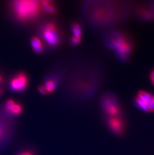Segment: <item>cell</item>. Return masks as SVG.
I'll use <instances>...</instances> for the list:
<instances>
[{"label":"cell","mask_w":154,"mask_h":155,"mask_svg":"<svg viewBox=\"0 0 154 155\" xmlns=\"http://www.w3.org/2000/svg\"><path fill=\"white\" fill-rule=\"evenodd\" d=\"M13 6L16 16L23 21L35 17L41 9V4L37 1H16L14 2Z\"/></svg>","instance_id":"cell-1"},{"label":"cell","mask_w":154,"mask_h":155,"mask_svg":"<svg viewBox=\"0 0 154 155\" xmlns=\"http://www.w3.org/2000/svg\"><path fill=\"white\" fill-rule=\"evenodd\" d=\"M109 45L116 50L117 55L121 60H126L131 54V45L120 33H115L110 37Z\"/></svg>","instance_id":"cell-2"},{"label":"cell","mask_w":154,"mask_h":155,"mask_svg":"<svg viewBox=\"0 0 154 155\" xmlns=\"http://www.w3.org/2000/svg\"><path fill=\"white\" fill-rule=\"evenodd\" d=\"M137 108L147 113L154 111V94L145 91H140L135 99Z\"/></svg>","instance_id":"cell-3"},{"label":"cell","mask_w":154,"mask_h":155,"mask_svg":"<svg viewBox=\"0 0 154 155\" xmlns=\"http://www.w3.org/2000/svg\"><path fill=\"white\" fill-rule=\"evenodd\" d=\"M102 108L107 117L122 116L121 109L116 98L112 95H106L101 101Z\"/></svg>","instance_id":"cell-4"},{"label":"cell","mask_w":154,"mask_h":155,"mask_svg":"<svg viewBox=\"0 0 154 155\" xmlns=\"http://www.w3.org/2000/svg\"><path fill=\"white\" fill-rule=\"evenodd\" d=\"M106 124L109 130L117 136H121L124 134L126 124L122 116L107 117Z\"/></svg>","instance_id":"cell-5"},{"label":"cell","mask_w":154,"mask_h":155,"mask_svg":"<svg viewBox=\"0 0 154 155\" xmlns=\"http://www.w3.org/2000/svg\"><path fill=\"white\" fill-rule=\"evenodd\" d=\"M43 34L44 39L50 45L54 46L58 44L59 37L55 24L50 23L47 24L44 27Z\"/></svg>","instance_id":"cell-6"},{"label":"cell","mask_w":154,"mask_h":155,"mask_svg":"<svg viewBox=\"0 0 154 155\" xmlns=\"http://www.w3.org/2000/svg\"><path fill=\"white\" fill-rule=\"evenodd\" d=\"M28 84V78L25 73L18 74L11 80L10 86L12 89L17 92L25 91Z\"/></svg>","instance_id":"cell-7"},{"label":"cell","mask_w":154,"mask_h":155,"mask_svg":"<svg viewBox=\"0 0 154 155\" xmlns=\"http://www.w3.org/2000/svg\"><path fill=\"white\" fill-rule=\"evenodd\" d=\"M13 126L8 121L0 119V144L5 143L12 137Z\"/></svg>","instance_id":"cell-8"},{"label":"cell","mask_w":154,"mask_h":155,"mask_svg":"<svg viewBox=\"0 0 154 155\" xmlns=\"http://www.w3.org/2000/svg\"><path fill=\"white\" fill-rule=\"evenodd\" d=\"M6 112L12 116H18L22 113L23 107L20 104H18L14 100H9L5 104Z\"/></svg>","instance_id":"cell-9"},{"label":"cell","mask_w":154,"mask_h":155,"mask_svg":"<svg viewBox=\"0 0 154 155\" xmlns=\"http://www.w3.org/2000/svg\"><path fill=\"white\" fill-rule=\"evenodd\" d=\"M31 45L33 50L37 53L42 52L43 46L41 40L37 37H33L31 40Z\"/></svg>","instance_id":"cell-10"},{"label":"cell","mask_w":154,"mask_h":155,"mask_svg":"<svg viewBox=\"0 0 154 155\" xmlns=\"http://www.w3.org/2000/svg\"><path fill=\"white\" fill-rule=\"evenodd\" d=\"M56 86V83L53 79H49L46 81L44 87L45 88L47 93L52 92L55 90Z\"/></svg>","instance_id":"cell-11"},{"label":"cell","mask_w":154,"mask_h":155,"mask_svg":"<svg viewBox=\"0 0 154 155\" xmlns=\"http://www.w3.org/2000/svg\"><path fill=\"white\" fill-rule=\"evenodd\" d=\"M72 31L73 32V36L81 38L82 28L80 24L75 23L72 26Z\"/></svg>","instance_id":"cell-12"},{"label":"cell","mask_w":154,"mask_h":155,"mask_svg":"<svg viewBox=\"0 0 154 155\" xmlns=\"http://www.w3.org/2000/svg\"><path fill=\"white\" fill-rule=\"evenodd\" d=\"M42 5L43 6V7L47 12L52 14L54 13L55 12V8L50 2L45 1L42 2Z\"/></svg>","instance_id":"cell-13"},{"label":"cell","mask_w":154,"mask_h":155,"mask_svg":"<svg viewBox=\"0 0 154 155\" xmlns=\"http://www.w3.org/2000/svg\"><path fill=\"white\" fill-rule=\"evenodd\" d=\"M16 155H37V153L32 149H26L20 151Z\"/></svg>","instance_id":"cell-14"},{"label":"cell","mask_w":154,"mask_h":155,"mask_svg":"<svg viewBox=\"0 0 154 155\" xmlns=\"http://www.w3.org/2000/svg\"><path fill=\"white\" fill-rule=\"evenodd\" d=\"M81 40V38L73 36L71 39L72 43L74 45H77L80 43Z\"/></svg>","instance_id":"cell-15"},{"label":"cell","mask_w":154,"mask_h":155,"mask_svg":"<svg viewBox=\"0 0 154 155\" xmlns=\"http://www.w3.org/2000/svg\"><path fill=\"white\" fill-rule=\"evenodd\" d=\"M150 80L151 81L152 83L154 85V69H153L151 72L150 74Z\"/></svg>","instance_id":"cell-16"},{"label":"cell","mask_w":154,"mask_h":155,"mask_svg":"<svg viewBox=\"0 0 154 155\" xmlns=\"http://www.w3.org/2000/svg\"><path fill=\"white\" fill-rule=\"evenodd\" d=\"M39 89L40 92H41V94H47V92L45 88L44 87V86H41Z\"/></svg>","instance_id":"cell-17"},{"label":"cell","mask_w":154,"mask_h":155,"mask_svg":"<svg viewBox=\"0 0 154 155\" xmlns=\"http://www.w3.org/2000/svg\"><path fill=\"white\" fill-rule=\"evenodd\" d=\"M2 81V79L1 76H0V83Z\"/></svg>","instance_id":"cell-18"},{"label":"cell","mask_w":154,"mask_h":155,"mask_svg":"<svg viewBox=\"0 0 154 155\" xmlns=\"http://www.w3.org/2000/svg\"><path fill=\"white\" fill-rule=\"evenodd\" d=\"M1 94V89H0V94Z\"/></svg>","instance_id":"cell-19"}]
</instances>
